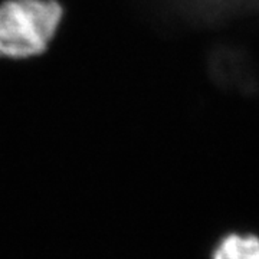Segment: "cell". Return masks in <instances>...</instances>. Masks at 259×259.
<instances>
[{
	"label": "cell",
	"instance_id": "1",
	"mask_svg": "<svg viewBox=\"0 0 259 259\" xmlns=\"http://www.w3.org/2000/svg\"><path fill=\"white\" fill-rule=\"evenodd\" d=\"M64 18L56 0L0 3V58L26 59L44 54Z\"/></svg>",
	"mask_w": 259,
	"mask_h": 259
},
{
	"label": "cell",
	"instance_id": "2",
	"mask_svg": "<svg viewBox=\"0 0 259 259\" xmlns=\"http://www.w3.org/2000/svg\"><path fill=\"white\" fill-rule=\"evenodd\" d=\"M212 259H259L256 235L229 233L213 249Z\"/></svg>",
	"mask_w": 259,
	"mask_h": 259
}]
</instances>
